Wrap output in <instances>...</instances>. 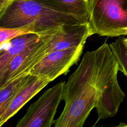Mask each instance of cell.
<instances>
[{
	"label": "cell",
	"mask_w": 127,
	"mask_h": 127,
	"mask_svg": "<svg viewBox=\"0 0 127 127\" xmlns=\"http://www.w3.org/2000/svg\"><path fill=\"white\" fill-rule=\"evenodd\" d=\"M119 71L118 61L108 44L104 43L97 49L86 52L65 83L62 100L65 102L78 87L87 83L95 88L99 96L96 123L115 116L126 97L118 83Z\"/></svg>",
	"instance_id": "1"
},
{
	"label": "cell",
	"mask_w": 127,
	"mask_h": 127,
	"mask_svg": "<svg viewBox=\"0 0 127 127\" xmlns=\"http://www.w3.org/2000/svg\"><path fill=\"white\" fill-rule=\"evenodd\" d=\"M88 22L35 0H12L0 11V26L30 31L39 37L63 27Z\"/></svg>",
	"instance_id": "2"
},
{
	"label": "cell",
	"mask_w": 127,
	"mask_h": 127,
	"mask_svg": "<svg viewBox=\"0 0 127 127\" xmlns=\"http://www.w3.org/2000/svg\"><path fill=\"white\" fill-rule=\"evenodd\" d=\"M88 10L93 35H127V0H88Z\"/></svg>",
	"instance_id": "3"
},
{
	"label": "cell",
	"mask_w": 127,
	"mask_h": 127,
	"mask_svg": "<svg viewBox=\"0 0 127 127\" xmlns=\"http://www.w3.org/2000/svg\"><path fill=\"white\" fill-rule=\"evenodd\" d=\"M98 99L95 87L87 83L81 85L65 102L61 115L54 121V126L82 127L91 111L96 108Z\"/></svg>",
	"instance_id": "4"
},
{
	"label": "cell",
	"mask_w": 127,
	"mask_h": 127,
	"mask_svg": "<svg viewBox=\"0 0 127 127\" xmlns=\"http://www.w3.org/2000/svg\"><path fill=\"white\" fill-rule=\"evenodd\" d=\"M65 83L61 81L45 91L29 107L16 127H51L54 123L57 108L62 100Z\"/></svg>",
	"instance_id": "5"
},
{
	"label": "cell",
	"mask_w": 127,
	"mask_h": 127,
	"mask_svg": "<svg viewBox=\"0 0 127 127\" xmlns=\"http://www.w3.org/2000/svg\"><path fill=\"white\" fill-rule=\"evenodd\" d=\"M84 45L48 53L34 66L29 74L48 77L51 81L63 74H66L69 68L79 60Z\"/></svg>",
	"instance_id": "6"
},
{
	"label": "cell",
	"mask_w": 127,
	"mask_h": 127,
	"mask_svg": "<svg viewBox=\"0 0 127 127\" xmlns=\"http://www.w3.org/2000/svg\"><path fill=\"white\" fill-rule=\"evenodd\" d=\"M48 53L46 43L42 39L15 56L0 72V88L13 79L25 74L45 58Z\"/></svg>",
	"instance_id": "7"
},
{
	"label": "cell",
	"mask_w": 127,
	"mask_h": 127,
	"mask_svg": "<svg viewBox=\"0 0 127 127\" xmlns=\"http://www.w3.org/2000/svg\"><path fill=\"white\" fill-rule=\"evenodd\" d=\"M88 22L68 25L49 34L39 36L46 44L48 53L76 47L84 45L88 37L92 36Z\"/></svg>",
	"instance_id": "8"
},
{
	"label": "cell",
	"mask_w": 127,
	"mask_h": 127,
	"mask_svg": "<svg viewBox=\"0 0 127 127\" xmlns=\"http://www.w3.org/2000/svg\"><path fill=\"white\" fill-rule=\"evenodd\" d=\"M51 81L45 76L30 74V76L10 103L6 109L0 116V126L3 125L32 98Z\"/></svg>",
	"instance_id": "9"
},
{
	"label": "cell",
	"mask_w": 127,
	"mask_h": 127,
	"mask_svg": "<svg viewBox=\"0 0 127 127\" xmlns=\"http://www.w3.org/2000/svg\"><path fill=\"white\" fill-rule=\"evenodd\" d=\"M39 37L36 33H29L18 36L9 42L0 45H6L0 49V72L2 71L17 55L37 42Z\"/></svg>",
	"instance_id": "10"
},
{
	"label": "cell",
	"mask_w": 127,
	"mask_h": 127,
	"mask_svg": "<svg viewBox=\"0 0 127 127\" xmlns=\"http://www.w3.org/2000/svg\"><path fill=\"white\" fill-rule=\"evenodd\" d=\"M53 9L88 21V0H35Z\"/></svg>",
	"instance_id": "11"
},
{
	"label": "cell",
	"mask_w": 127,
	"mask_h": 127,
	"mask_svg": "<svg viewBox=\"0 0 127 127\" xmlns=\"http://www.w3.org/2000/svg\"><path fill=\"white\" fill-rule=\"evenodd\" d=\"M27 74L12 80L0 88V116L4 112L12 99L29 79Z\"/></svg>",
	"instance_id": "12"
},
{
	"label": "cell",
	"mask_w": 127,
	"mask_h": 127,
	"mask_svg": "<svg viewBox=\"0 0 127 127\" xmlns=\"http://www.w3.org/2000/svg\"><path fill=\"white\" fill-rule=\"evenodd\" d=\"M119 64V71L127 77V45L126 38L119 37L109 44Z\"/></svg>",
	"instance_id": "13"
},
{
	"label": "cell",
	"mask_w": 127,
	"mask_h": 127,
	"mask_svg": "<svg viewBox=\"0 0 127 127\" xmlns=\"http://www.w3.org/2000/svg\"><path fill=\"white\" fill-rule=\"evenodd\" d=\"M33 33L32 32L18 28H8L0 26V45L23 35Z\"/></svg>",
	"instance_id": "14"
},
{
	"label": "cell",
	"mask_w": 127,
	"mask_h": 127,
	"mask_svg": "<svg viewBox=\"0 0 127 127\" xmlns=\"http://www.w3.org/2000/svg\"><path fill=\"white\" fill-rule=\"evenodd\" d=\"M12 0H0V11L2 10Z\"/></svg>",
	"instance_id": "15"
},
{
	"label": "cell",
	"mask_w": 127,
	"mask_h": 127,
	"mask_svg": "<svg viewBox=\"0 0 127 127\" xmlns=\"http://www.w3.org/2000/svg\"><path fill=\"white\" fill-rule=\"evenodd\" d=\"M126 43H127V38H126Z\"/></svg>",
	"instance_id": "16"
}]
</instances>
